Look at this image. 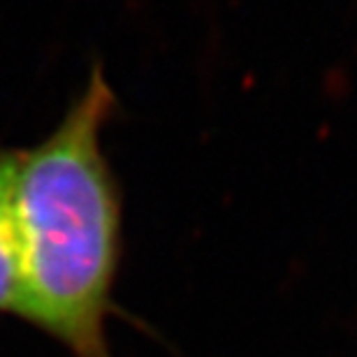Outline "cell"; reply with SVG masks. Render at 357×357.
Returning <instances> with one entry per match:
<instances>
[{
  "mask_svg": "<svg viewBox=\"0 0 357 357\" xmlns=\"http://www.w3.org/2000/svg\"><path fill=\"white\" fill-rule=\"evenodd\" d=\"M116 109L102 66L91 70L59 126L17 151V220L24 320L73 357H114L107 313L121 260V195L102 149Z\"/></svg>",
  "mask_w": 357,
  "mask_h": 357,
  "instance_id": "obj_1",
  "label": "cell"
},
{
  "mask_svg": "<svg viewBox=\"0 0 357 357\" xmlns=\"http://www.w3.org/2000/svg\"><path fill=\"white\" fill-rule=\"evenodd\" d=\"M14 167L17 151L0 146V313L24 318V278L12 195Z\"/></svg>",
  "mask_w": 357,
  "mask_h": 357,
  "instance_id": "obj_2",
  "label": "cell"
}]
</instances>
